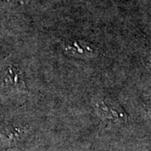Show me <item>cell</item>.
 I'll use <instances>...</instances> for the list:
<instances>
[{"mask_svg": "<svg viewBox=\"0 0 151 151\" xmlns=\"http://www.w3.org/2000/svg\"><path fill=\"white\" fill-rule=\"evenodd\" d=\"M94 108L99 117L109 125L121 124L128 119V115L124 109L110 98L97 99L94 103Z\"/></svg>", "mask_w": 151, "mask_h": 151, "instance_id": "6da1fadb", "label": "cell"}, {"mask_svg": "<svg viewBox=\"0 0 151 151\" xmlns=\"http://www.w3.org/2000/svg\"><path fill=\"white\" fill-rule=\"evenodd\" d=\"M4 83L7 86L18 92H26L27 90L21 71L13 66H9L7 70Z\"/></svg>", "mask_w": 151, "mask_h": 151, "instance_id": "7a4b0ae2", "label": "cell"}, {"mask_svg": "<svg viewBox=\"0 0 151 151\" xmlns=\"http://www.w3.org/2000/svg\"><path fill=\"white\" fill-rule=\"evenodd\" d=\"M65 50L68 52H71L74 55H89L93 53V50L90 49L88 46H85L81 42L74 41L73 43L66 45Z\"/></svg>", "mask_w": 151, "mask_h": 151, "instance_id": "3957f363", "label": "cell"}]
</instances>
